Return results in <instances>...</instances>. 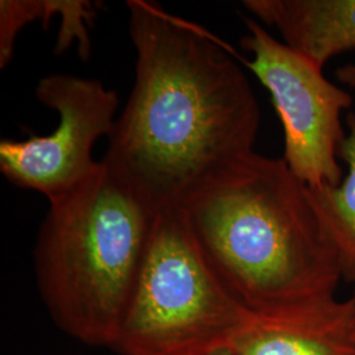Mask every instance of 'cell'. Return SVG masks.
Listing matches in <instances>:
<instances>
[{"mask_svg": "<svg viewBox=\"0 0 355 355\" xmlns=\"http://www.w3.org/2000/svg\"><path fill=\"white\" fill-rule=\"evenodd\" d=\"M158 212L103 161L83 183L49 200L35 272L42 303L67 336L114 349Z\"/></svg>", "mask_w": 355, "mask_h": 355, "instance_id": "3", "label": "cell"}, {"mask_svg": "<svg viewBox=\"0 0 355 355\" xmlns=\"http://www.w3.org/2000/svg\"><path fill=\"white\" fill-rule=\"evenodd\" d=\"M136 76L102 161L158 208L254 152L261 110L215 37L146 0L128 1Z\"/></svg>", "mask_w": 355, "mask_h": 355, "instance_id": "1", "label": "cell"}, {"mask_svg": "<svg viewBox=\"0 0 355 355\" xmlns=\"http://www.w3.org/2000/svg\"><path fill=\"white\" fill-rule=\"evenodd\" d=\"M337 79L349 89L355 91V64H345L336 71Z\"/></svg>", "mask_w": 355, "mask_h": 355, "instance_id": "11", "label": "cell"}, {"mask_svg": "<svg viewBox=\"0 0 355 355\" xmlns=\"http://www.w3.org/2000/svg\"><path fill=\"white\" fill-rule=\"evenodd\" d=\"M346 125L340 158L347 165V174L338 186L309 190L318 217L338 254L343 277L355 283V112L346 114Z\"/></svg>", "mask_w": 355, "mask_h": 355, "instance_id": "9", "label": "cell"}, {"mask_svg": "<svg viewBox=\"0 0 355 355\" xmlns=\"http://www.w3.org/2000/svg\"><path fill=\"white\" fill-rule=\"evenodd\" d=\"M41 0H1L0 1V67L12 60L19 32L29 23L41 20Z\"/></svg>", "mask_w": 355, "mask_h": 355, "instance_id": "10", "label": "cell"}, {"mask_svg": "<svg viewBox=\"0 0 355 355\" xmlns=\"http://www.w3.org/2000/svg\"><path fill=\"white\" fill-rule=\"evenodd\" d=\"M255 321L217 278L177 207L159 209L114 350L120 355L233 352Z\"/></svg>", "mask_w": 355, "mask_h": 355, "instance_id": "4", "label": "cell"}, {"mask_svg": "<svg viewBox=\"0 0 355 355\" xmlns=\"http://www.w3.org/2000/svg\"><path fill=\"white\" fill-rule=\"evenodd\" d=\"M352 302V306H353V321H354V333H355V293L354 296L350 299Z\"/></svg>", "mask_w": 355, "mask_h": 355, "instance_id": "12", "label": "cell"}, {"mask_svg": "<svg viewBox=\"0 0 355 355\" xmlns=\"http://www.w3.org/2000/svg\"><path fill=\"white\" fill-rule=\"evenodd\" d=\"M212 355H236L232 350H224V352H218V353H215V354Z\"/></svg>", "mask_w": 355, "mask_h": 355, "instance_id": "13", "label": "cell"}, {"mask_svg": "<svg viewBox=\"0 0 355 355\" xmlns=\"http://www.w3.org/2000/svg\"><path fill=\"white\" fill-rule=\"evenodd\" d=\"M236 355H355L350 299L306 305L275 318H258L233 349Z\"/></svg>", "mask_w": 355, "mask_h": 355, "instance_id": "7", "label": "cell"}, {"mask_svg": "<svg viewBox=\"0 0 355 355\" xmlns=\"http://www.w3.org/2000/svg\"><path fill=\"white\" fill-rule=\"evenodd\" d=\"M242 48L248 67L271 95L284 132V162L309 189L338 186V162L346 133L343 111L353 105L349 91L324 76V69L272 37L253 19L245 20Z\"/></svg>", "mask_w": 355, "mask_h": 355, "instance_id": "5", "label": "cell"}, {"mask_svg": "<svg viewBox=\"0 0 355 355\" xmlns=\"http://www.w3.org/2000/svg\"><path fill=\"white\" fill-rule=\"evenodd\" d=\"M243 6L321 69L355 51V0H246Z\"/></svg>", "mask_w": 355, "mask_h": 355, "instance_id": "8", "label": "cell"}, {"mask_svg": "<svg viewBox=\"0 0 355 355\" xmlns=\"http://www.w3.org/2000/svg\"><path fill=\"white\" fill-rule=\"evenodd\" d=\"M217 278L258 318L336 299L338 254L283 158L250 153L175 205Z\"/></svg>", "mask_w": 355, "mask_h": 355, "instance_id": "2", "label": "cell"}, {"mask_svg": "<svg viewBox=\"0 0 355 355\" xmlns=\"http://www.w3.org/2000/svg\"><path fill=\"white\" fill-rule=\"evenodd\" d=\"M35 92L38 102L57 112L58 127L48 136L1 140L0 171L13 186L51 200L98 170L94 146L112 135L119 96L98 79L73 74L44 76Z\"/></svg>", "mask_w": 355, "mask_h": 355, "instance_id": "6", "label": "cell"}]
</instances>
